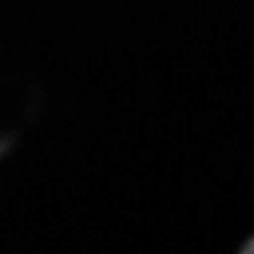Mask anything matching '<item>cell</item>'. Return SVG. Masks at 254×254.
<instances>
[{
	"instance_id": "6da1fadb",
	"label": "cell",
	"mask_w": 254,
	"mask_h": 254,
	"mask_svg": "<svg viewBox=\"0 0 254 254\" xmlns=\"http://www.w3.org/2000/svg\"><path fill=\"white\" fill-rule=\"evenodd\" d=\"M241 253L245 254H254V236H251L250 240L245 241V245L241 248Z\"/></svg>"
}]
</instances>
